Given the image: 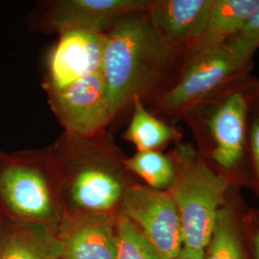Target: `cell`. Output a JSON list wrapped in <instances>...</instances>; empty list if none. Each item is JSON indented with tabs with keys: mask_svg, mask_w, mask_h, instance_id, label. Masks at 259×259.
<instances>
[{
	"mask_svg": "<svg viewBox=\"0 0 259 259\" xmlns=\"http://www.w3.org/2000/svg\"><path fill=\"white\" fill-rule=\"evenodd\" d=\"M59 168L50 146L0 153V212L15 221L47 224L65 210Z\"/></svg>",
	"mask_w": 259,
	"mask_h": 259,
	"instance_id": "cell-4",
	"label": "cell"
},
{
	"mask_svg": "<svg viewBox=\"0 0 259 259\" xmlns=\"http://www.w3.org/2000/svg\"><path fill=\"white\" fill-rule=\"evenodd\" d=\"M204 251H196L184 248L176 259H203Z\"/></svg>",
	"mask_w": 259,
	"mask_h": 259,
	"instance_id": "cell-23",
	"label": "cell"
},
{
	"mask_svg": "<svg viewBox=\"0 0 259 259\" xmlns=\"http://www.w3.org/2000/svg\"><path fill=\"white\" fill-rule=\"evenodd\" d=\"M147 238L161 259H176L184 249L179 210L168 191L134 183L125 190L120 207Z\"/></svg>",
	"mask_w": 259,
	"mask_h": 259,
	"instance_id": "cell-8",
	"label": "cell"
},
{
	"mask_svg": "<svg viewBox=\"0 0 259 259\" xmlns=\"http://www.w3.org/2000/svg\"><path fill=\"white\" fill-rule=\"evenodd\" d=\"M252 69V59L237 55L224 45L185 61L176 81L146 108L176 125L197 105L249 81Z\"/></svg>",
	"mask_w": 259,
	"mask_h": 259,
	"instance_id": "cell-6",
	"label": "cell"
},
{
	"mask_svg": "<svg viewBox=\"0 0 259 259\" xmlns=\"http://www.w3.org/2000/svg\"><path fill=\"white\" fill-rule=\"evenodd\" d=\"M58 36L47 56L42 81L46 93L63 90L102 69L105 34L92 29L70 28Z\"/></svg>",
	"mask_w": 259,
	"mask_h": 259,
	"instance_id": "cell-10",
	"label": "cell"
},
{
	"mask_svg": "<svg viewBox=\"0 0 259 259\" xmlns=\"http://www.w3.org/2000/svg\"><path fill=\"white\" fill-rule=\"evenodd\" d=\"M243 84L197 105L182 120L191 131L196 150L208 166L232 185L251 186L249 96Z\"/></svg>",
	"mask_w": 259,
	"mask_h": 259,
	"instance_id": "cell-3",
	"label": "cell"
},
{
	"mask_svg": "<svg viewBox=\"0 0 259 259\" xmlns=\"http://www.w3.org/2000/svg\"><path fill=\"white\" fill-rule=\"evenodd\" d=\"M0 259H62V245L48 224L4 217L0 230Z\"/></svg>",
	"mask_w": 259,
	"mask_h": 259,
	"instance_id": "cell-13",
	"label": "cell"
},
{
	"mask_svg": "<svg viewBox=\"0 0 259 259\" xmlns=\"http://www.w3.org/2000/svg\"><path fill=\"white\" fill-rule=\"evenodd\" d=\"M244 232L250 234L253 259H259V211H246L243 218Z\"/></svg>",
	"mask_w": 259,
	"mask_h": 259,
	"instance_id": "cell-21",
	"label": "cell"
},
{
	"mask_svg": "<svg viewBox=\"0 0 259 259\" xmlns=\"http://www.w3.org/2000/svg\"><path fill=\"white\" fill-rule=\"evenodd\" d=\"M1 213V212H0ZM1 225H2V224H1V222H0V230H1Z\"/></svg>",
	"mask_w": 259,
	"mask_h": 259,
	"instance_id": "cell-24",
	"label": "cell"
},
{
	"mask_svg": "<svg viewBox=\"0 0 259 259\" xmlns=\"http://www.w3.org/2000/svg\"><path fill=\"white\" fill-rule=\"evenodd\" d=\"M214 0H151L147 9L154 27L184 56L203 37Z\"/></svg>",
	"mask_w": 259,
	"mask_h": 259,
	"instance_id": "cell-12",
	"label": "cell"
},
{
	"mask_svg": "<svg viewBox=\"0 0 259 259\" xmlns=\"http://www.w3.org/2000/svg\"><path fill=\"white\" fill-rule=\"evenodd\" d=\"M243 90L249 97L258 98L259 99V80L253 76L248 82L243 84Z\"/></svg>",
	"mask_w": 259,
	"mask_h": 259,
	"instance_id": "cell-22",
	"label": "cell"
},
{
	"mask_svg": "<svg viewBox=\"0 0 259 259\" xmlns=\"http://www.w3.org/2000/svg\"><path fill=\"white\" fill-rule=\"evenodd\" d=\"M170 153L176 177L167 191L179 210L184 248L204 251L232 184L204 162L193 143L181 141Z\"/></svg>",
	"mask_w": 259,
	"mask_h": 259,
	"instance_id": "cell-5",
	"label": "cell"
},
{
	"mask_svg": "<svg viewBox=\"0 0 259 259\" xmlns=\"http://www.w3.org/2000/svg\"><path fill=\"white\" fill-rule=\"evenodd\" d=\"M151 0H44L25 18L31 31L59 34L85 28L106 34L122 17L148 9Z\"/></svg>",
	"mask_w": 259,
	"mask_h": 259,
	"instance_id": "cell-7",
	"label": "cell"
},
{
	"mask_svg": "<svg viewBox=\"0 0 259 259\" xmlns=\"http://www.w3.org/2000/svg\"><path fill=\"white\" fill-rule=\"evenodd\" d=\"M259 7V0H214L203 37L185 55V61L222 47Z\"/></svg>",
	"mask_w": 259,
	"mask_h": 259,
	"instance_id": "cell-15",
	"label": "cell"
},
{
	"mask_svg": "<svg viewBox=\"0 0 259 259\" xmlns=\"http://www.w3.org/2000/svg\"><path fill=\"white\" fill-rule=\"evenodd\" d=\"M102 71L111 123L134 100L147 107L176 81L185 56L161 37L147 10L126 15L105 34Z\"/></svg>",
	"mask_w": 259,
	"mask_h": 259,
	"instance_id": "cell-1",
	"label": "cell"
},
{
	"mask_svg": "<svg viewBox=\"0 0 259 259\" xmlns=\"http://www.w3.org/2000/svg\"><path fill=\"white\" fill-rule=\"evenodd\" d=\"M0 153H1V151H0Z\"/></svg>",
	"mask_w": 259,
	"mask_h": 259,
	"instance_id": "cell-25",
	"label": "cell"
},
{
	"mask_svg": "<svg viewBox=\"0 0 259 259\" xmlns=\"http://www.w3.org/2000/svg\"><path fill=\"white\" fill-rule=\"evenodd\" d=\"M126 167L130 173L143 180L146 185L167 191L176 177V165L171 153L160 151H138L126 158Z\"/></svg>",
	"mask_w": 259,
	"mask_h": 259,
	"instance_id": "cell-17",
	"label": "cell"
},
{
	"mask_svg": "<svg viewBox=\"0 0 259 259\" xmlns=\"http://www.w3.org/2000/svg\"><path fill=\"white\" fill-rule=\"evenodd\" d=\"M115 259H161L137 226L121 211L115 214Z\"/></svg>",
	"mask_w": 259,
	"mask_h": 259,
	"instance_id": "cell-18",
	"label": "cell"
},
{
	"mask_svg": "<svg viewBox=\"0 0 259 259\" xmlns=\"http://www.w3.org/2000/svg\"><path fill=\"white\" fill-rule=\"evenodd\" d=\"M47 102L63 126L75 136H94L111 124L107 87L102 71L88 75L63 90L47 93Z\"/></svg>",
	"mask_w": 259,
	"mask_h": 259,
	"instance_id": "cell-9",
	"label": "cell"
},
{
	"mask_svg": "<svg viewBox=\"0 0 259 259\" xmlns=\"http://www.w3.org/2000/svg\"><path fill=\"white\" fill-rule=\"evenodd\" d=\"M59 168L62 189L70 208L66 211L115 212L120 207L128 181V157L107 130L94 136L64 132L50 145Z\"/></svg>",
	"mask_w": 259,
	"mask_h": 259,
	"instance_id": "cell-2",
	"label": "cell"
},
{
	"mask_svg": "<svg viewBox=\"0 0 259 259\" xmlns=\"http://www.w3.org/2000/svg\"><path fill=\"white\" fill-rule=\"evenodd\" d=\"M226 46L237 55L252 59L259 48V7Z\"/></svg>",
	"mask_w": 259,
	"mask_h": 259,
	"instance_id": "cell-19",
	"label": "cell"
},
{
	"mask_svg": "<svg viewBox=\"0 0 259 259\" xmlns=\"http://www.w3.org/2000/svg\"><path fill=\"white\" fill-rule=\"evenodd\" d=\"M248 141L252 170V185L259 197V99L249 97Z\"/></svg>",
	"mask_w": 259,
	"mask_h": 259,
	"instance_id": "cell-20",
	"label": "cell"
},
{
	"mask_svg": "<svg viewBox=\"0 0 259 259\" xmlns=\"http://www.w3.org/2000/svg\"><path fill=\"white\" fill-rule=\"evenodd\" d=\"M237 185H232L218 210L203 259H247L243 244L245 212L242 208Z\"/></svg>",
	"mask_w": 259,
	"mask_h": 259,
	"instance_id": "cell-14",
	"label": "cell"
},
{
	"mask_svg": "<svg viewBox=\"0 0 259 259\" xmlns=\"http://www.w3.org/2000/svg\"><path fill=\"white\" fill-rule=\"evenodd\" d=\"M122 138L134 144L138 151L163 152L171 143L178 144L183 138V132L176 125L158 118L136 98L131 111V120Z\"/></svg>",
	"mask_w": 259,
	"mask_h": 259,
	"instance_id": "cell-16",
	"label": "cell"
},
{
	"mask_svg": "<svg viewBox=\"0 0 259 259\" xmlns=\"http://www.w3.org/2000/svg\"><path fill=\"white\" fill-rule=\"evenodd\" d=\"M116 212L65 211L58 235L62 259H115Z\"/></svg>",
	"mask_w": 259,
	"mask_h": 259,
	"instance_id": "cell-11",
	"label": "cell"
}]
</instances>
